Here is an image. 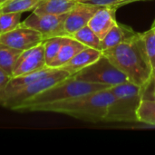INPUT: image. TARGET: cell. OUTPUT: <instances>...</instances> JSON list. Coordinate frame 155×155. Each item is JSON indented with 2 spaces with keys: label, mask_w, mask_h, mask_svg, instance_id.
Masks as SVG:
<instances>
[{
  "label": "cell",
  "mask_w": 155,
  "mask_h": 155,
  "mask_svg": "<svg viewBox=\"0 0 155 155\" xmlns=\"http://www.w3.org/2000/svg\"><path fill=\"white\" fill-rule=\"evenodd\" d=\"M129 82L144 91L151 83L153 72L146 54L141 34H134L126 41L103 52Z\"/></svg>",
  "instance_id": "cell-1"
},
{
  "label": "cell",
  "mask_w": 155,
  "mask_h": 155,
  "mask_svg": "<svg viewBox=\"0 0 155 155\" xmlns=\"http://www.w3.org/2000/svg\"><path fill=\"white\" fill-rule=\"evenodd\" d=\"M114 94L109 89L87 94L72 99L39 106L34 112H51L74 117L76 119L99 123L105 122Z\"/></svg>",
  "instance_id": "cell-2"
},
{
  "label": "cell",
  "mask_w": 155,
  "mask_h": 155,
  "mask_svg": "<svg viewBox=\"0 0 155 155\" xmlns=\"http://www.w3.org/2000/svg\"><path fill=\"white\" fill-rule=\"evenodd\" d=\"M111 87L112 86L107 84H94L78 80L71 75L65 80L40 93L35 97L24 102L15 109V111L34 112V110L39 106L72 99L94 92L106 90Z\"/></svg>",
  "instance_id": "cell-3"
},
{
  "label": "cell",
  "mask_w": 155,
  "mask_h": 155,
  "mask_svg": "<svg viewBox=\"0 0 155 155\" xmlns=\"http://www.w3.org/2000/svg\"><path fill=\"white\" fill-rule=\"evenodd\" d=\"M114 101L105 122H137L136 112L143 98L144 90L131 82L112 86Z\"/></svg>",
  "instance_id": "cell-4"
},
{
  "label": "cell",
  "mask_w": 155,
  "mask_h": 155,
  "mask_svg": "<svg viewBox=\"0 0 155 155\" xmlns=\"http://www.w3.org/2000/svg\"><path fill=\"white\" fill-rule=\"evenodd\" d=\"M73 76L84 82L107 84L110 86L129 82L127 77L104 54H102L97 61L73 74Z\"/></svg>",
  "instance_id": "cell-5"
},
{
  "label": "cell",
  "mask_w": 155,
  "mask_h": 155,
  "mask_svg": "<svg viewBox=\"0 0 155 155\" xmlns=\"http://www.w3.org/2000/svg\"><path fill=\"white\" fill-rule=\"evenodd\" d=\"M69 76H71V74L67 71L63 70L61 68H57L56 71L54 73H53L52 74L47 75L36 82H34V83L30 84L29 85H27L26 87H25L22 90L15 93L9 99H7L5 102H4L2 104V106L15 111V109L20 104H22L24 102L35 97V95L39 94L40 93H42V92L47 90L48 88L55 85L56 84L65 80Z\"/></svg>",
  "instance_id": "cell-6"
},
{
  "label": "cell",
  "mask_w": 155,
  "mask_h": 155,
  "mask_svg": "<svg viewBox=\"0 0 155 155\" xmlns=\"http://www.w3.org/2000/svg\"><path fill=\"white\" fill-rule=\"evenodd\" d=\"M67 13L63 15H37L34 12L26 17L21 25L38 31L44 38L49 39L55 36H68L64 28Z\"/></svg>",
  "instance_id": "cell-7"
},
{
  "label": "cell",
  "mask_w": 155,
  "mask_h": 155,
  "mask_svg": "<svg viewBox=\"0 0 155 155\" xmlns=\"http://www.w3.org/2000/svg\"><path fill=\"white\" fill-rule=\"evenodd\" d=\"M45 40L38 31L21 25L10 32L0 35V43L20 51L35 47Z\"/></svg>",
  "instance_id": "cell-8"
},
{
  "label": "cell",
  "mask_w": 155,
  "mask_h": 155,
  "mask_svg": "<svg viewBox=\"0 0 155 155\" xmlns=\"http://www.w3.org/2000/svg\"><path fill=\"white\" fill-rule=\"evenodd\" d=\"M43 43L35 47L22 51L14 68L12 77L34 73L47 67Z\"/></svg>",
  "instance_id": "cell-9"
},
{
  "label": "cell",
  "mask_w": 155,
  "mask_h": 155,
  "mask_svg": "<svg viewBox=\"0 0 155 155\" xmlns=\"http://www.w3.org/2000/svg\"><path fill=\"white\" fill-rule=\"evenodd\" d=\"M100 5H93L77 3L68 13L64 21V28L68 36L88 25L89 21L100 8Z\"/></svg>",
  "instance_id": "cell-10"
},
{
  "label": "cell",
  "mask_w": 155,
  "mask_h": 155,
  "mask_svg": "<svg viewBox=\"0 0 155 155\" xmlns=\"http://www.w3.org/2000/svg\"><path fill=\"white\" fill-rule=\"evenodd\" d=\"M117 8L111 6H101L93 15L88 26L102 40L111 28L116 24L115 11Z\"/></svg>",
  "instance_id": "cell-11"
},
{
  "label": "cell",
  "mask_w": 155,
  "mask_h": 155,
  "mask_svg": "<svg viewBox=\"0 0 155 155\" xmlns=\"http://www.w3.org/2000/svg\"><path fill=\"white\" fill-rule=\"evenodd\" d=\"M102 54L103 52L101 50L92 47H85L60 68L67 71L71 75H73L97 61L102 56Z\"/></svg>",
  "instance_id": "cell-12"
},
{
  "label": "cell",
  "mask_w": 155,
  "mask_h": 155,
  "mask_svg": "<svg viewBox=\"0 0 155 155\" xmlns=\"http://www.w3.org/2000/svg\"><path fill=\"white\" fill-rule=\"evenodd\" d=\"M86 46L75 40L74 38L68 36L62 45L59 53L54 57V59L49 64L48 67L60 68L66 63H68L76 54L82 51Z\"/></svg>",
  "instance_id": "cell-13"
},
{
  "label": "cell",
  "mask_w": 155,
  "mask_h": 155,
  "mask_svg": "<svg viewBox=\"0 0 155 155\" xmlns=\"http://www.w3.org/2000/svg\"><path fill=\"white\" fill-rule=\"evenodd\" d=\"M77 3V0H41L33 12L37 15H63Z\"/></svg>",
  "instance_id": "cell-14"
},
{
  "label": "cell",
  "mask_w": 155,
  "mask_h": 155,
  "mask_svg": "<svg viewBox=\"0 0 155 155\" xmlns=\"http://www.w3.org/2000/svg\"><path fill=\"white\" fill-rule=\"evenodd\" d=\"M134 34L135 33L128 27L122 26L116 23L101 40V51L104 52L114 47L115 45L126 41Z\"/></svg>",
  "instance_id": "cell-15"
},
{
  "label": "cell",
  "mask_w": 155,
  "mask_h": 155,
  "mask_svg": "<svg viewBox=\"0 0 155 155\" xmlns=\"http://www.w3.org/2000/svg\"><path fill=\"white\" fill-rule=\"evenodd\" d=\"M22 51L0 43V68L13 75L14 68Z\"/></svg>",
  "instance_id": "cell-16"
},
{
  "label": "cell",
  "mask_w": 155,
  "mask_h": 155,
  "mask_svg": "<svg viewBox=\"0 0 155 155\" xmlns=\"http://www.w3.org/2000/svg\"><path fill=\"white\" fill-rule=\"evenodd\" d=\"M137 122L155 126V100L143 98L136 112Z\"/></svg>",
  "instance_id": "cell-17"
},
{
  "label": "cell",
  "mask_w": 155,
  "mask_h": 155,
  "mask_svg": "<svg viewBox=\"0 0 155 155\" xmlns=\"http://www.w3.org/2000/svg\"><path fill=\"white\" fill-rule=\"evenodd\" d=\"M71 37L74 38L86 47H92L101 50V39L88 25H85L74 33Z\"/></svg>",
  "instance_id": "cell-18"
},
{
  "label": "cell",
  "mask_w": 155,
  "mask_h": 155,
  "mask_svg": "<svg viewBox=\"0 0 155 155\" xmlns=\"http://www.w3.org/2000/svg\"><path fill=\"white\" fill-rule=\"evenodd\" d=\"M41 0H9L0 6V13H24L33 11Z\"/></svg>",
  "instance_id": "cell-19"
},
{
  "label": "cell",
  "mask_w": 155,
  "mask_h": 155,
  "mask_svg": "<svg viewBox=\"0 0 155 155\" xmlns=\"http://www.w3.org/2000/svg\"><path fill=\"white\" fill-rule=\"evenodd\" d=\"M67 37L68 36H55L44 41L43 44L45 48V58L47 66L57 55Z\"/></svg>",
  "instance_id": "cell-20"
},
{
  "label": "cell",
  "mask_w": 155,
  "mask_h": 155,
  "mask_svg": "<svg viewBox=\"0 0 155 155\" xmlns=\"http://www.w3.org/2000/svg\"><path fill=\"white\" fill-rule=\"evenodd\" d=\"M22 13H0V35L10 32L21 25Z\"/></svg>",
  "instance_id": "cell-21"
},
{
  "label": "cell",
  "mask_w": 155,
  "mask_h": 155,
  "mask_svg": "<svg viewBox=\"0 0 155 155\" xmlns=\"http://www.w3.org/2000/svg\"><path fill=\"white\" fill-rule=\"evenodd\" d=\"M142 39L143 41L146 54L149 58L150 64L153 68V76L155 75V25H153L147 32L141 34Z\"/></svg>",
  "instance_id": "cell-22"
},
{
  "label": "cell",
  "mask_w": 155,
  "mask_h": 155,
  "mask_svg": "<svg viewBox=\"0 0 155 155\" xmlns=\"http://www.w3.org/2000/svg\"><path fill=\"white\" fill-rule=\"evenodd\" d=\"M136 1L138 0H77L78 3H84V4L100 5V6H111L115 8Z\"/></svg>",
  "instance_id": "cell-23"
},
{
  "label": "cell",
  "mask_w": 155,
  "mask_h": 155,
  "mask_svg": "<svg viewBox=\"0 0 155 155\" xmlns=\"http://www.w3.org/2000/svg\"><path fill=\"white\" fill-rule=\"evenodd\" d=\"M11 77L12 76L9 74H7L5 71H4L2 68H0V94L6 87Z\"/></svg>",
  "instance_id": "cell-24"
},
{
  "label": "cell",
  "mask_w": 155,
  "mask_h": 155,
  "mask_svg": "<svg viewBox=\"0 0 155 155\" xmlns=\"http://www.w3.org/2000/svg\"><path fill=\"white\" fill-rule=\"evenodd\" d=\"M151 83L153 84V91H152V93H151L150 97H147V98H151V99H153V100H155V75L153 77V79H152Z\"/></svg>",
  "instance_id": "cell-25"
},
{
  "label": "cell",
  "mask_w": 155,
  "mask_h": 155,
  "mask_svg": "<svg viewBox=\"0 0 155 155\" xmlns=\"http://www.w3.org/2000/svg\"><path fill=\"white\" fill-rule=\"evenodd\" d=\"M9 0H0V6L1 5H3L4 4H5L6 2H8Z\"/></svg>",
  "instance_id": "cell-26"
},
{
  "label": "cell",
  "mask_w": 155,
  "mask_h": 155,
  "mask_svg": "<svg viewBox=\"0 0 155 155\" xmlns=\"http://www.w3.org/2000/svg\"><path fill=\"white\" fill-rule=\"evenodd\" d=\"M138 1H141V0H138Z\"/></svg>",
  "instance_id": "cell-27"
},
{
  "label": "cell",
  "mask_w": 155,
  "mask_h": 155,
  "mask_svg": "<svg viewBox=\"0 0 155 155\" xmlns=\"http://www.w3.org/2000/svg\"><path fill=\"white\" fill-rule=\"evenodd\" d=\"M154 25H155V24H154Z\"/></svg>",
  "instance_id": "cell-28"
}]
</instances>
